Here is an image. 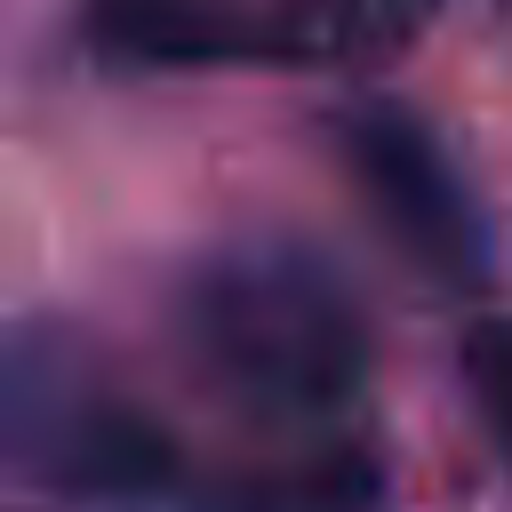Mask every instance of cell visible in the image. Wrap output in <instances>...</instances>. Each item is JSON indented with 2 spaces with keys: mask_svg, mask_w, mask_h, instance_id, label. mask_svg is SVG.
Returning a JSON list of instances; mask_svg holds the SVG:
<instances>
[{
  "mask_svg": "<svg viewBox=\"0 0 512 512\" xmlns=\"http://www.w3.org/2000/svg\"><path fill=\"white\" fill-rule=\"evenodd\" d=\"M0 456L40 496L96 512H144L184 488L176 432L80 328L48 320L0 328Z\"/></svg>",
  "mask_w": 512,
  "mask_h": 512,
  "instance_id": "obj_2",
  "label": "cell"
},
{
  "mask_svg": "<svg viewBox=\"0 0 512 512\" xmlns=\"http://www.w3.org/2000/svg\"><path fill=\"white\" fill-rule=\"evenodd\" d=\"M176 344L208 392L256 424H336L368 384V320L344 272L288 240L248 232L208 248L176 288Z\"/></svg>",
  "mask_w": 512,
  "mask_h": 512,
  "instance_id": "obj_1",
  "label": "cell"
},
{
  "mask_svg": "<svg viewBox=\"0 0 512 512\" xmlns=\"http://www.w3.org/2000/svg\"><path fill=\"white\" fill-rule=\"evenodd\" d=\"M344 176L368 208V224L440 288L488 280V216L448 160V144L408 112V104H352L336 120Z\"/></svg>",
  "mask_w": 512,
  "mask_h": 512,
  "instance_id": "obj_4",
  "label": "cell"
},
{
  "mask_svg": "<svg viewBox=\"0 0 512 512\" xmlns=\"http://www.w3.org/2000/svg\"><path fill=\"white\" fill-rule=\"evenodd\" d=\"M464 384H472V408H480L488 440L512 464V320H480L464 336Z\"/></svg>",
  "mask_w": 512,
  "mask_h": 512,
  "instance_id": "obj_5",
  "label": "cell"
},
{
  "mask_svg": "<svg viewBox=\"0 0 512 512\" xmlns=\"http://www.w3.org/2000/svg\"><path fill=\"white\" fill-rule=\"evenodd\" d=\"M432 0H88L104 56L144 72H312L376 64L424 32Z\"/></svg>",
  "mask_w": 512,
  "mask_h": 512,
  "instance_id": "obj_3",
  "label": "cell"
}]
</instances>
